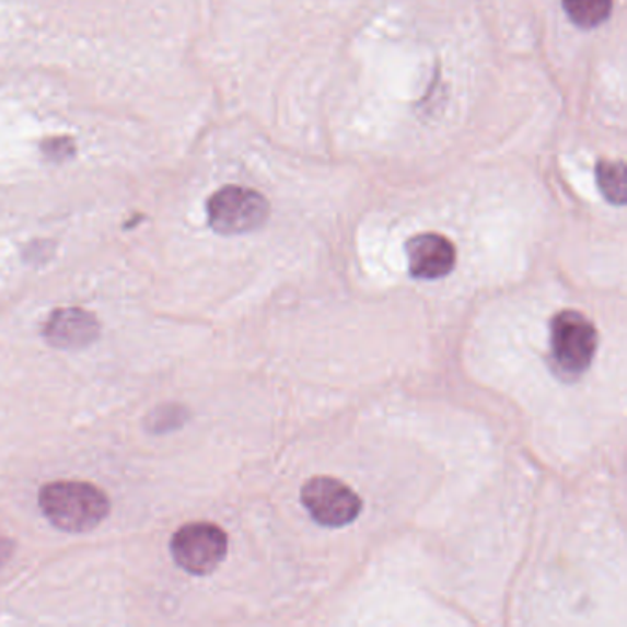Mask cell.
I'll use <instances>...</instances> for the list:
<instances>
[{"mask_svg": "<svg viewBox=\"0 0 627 627\" xmlns=\"http://www.w3.org/2000/svg\"><path fill=\"white\" fill-rule=\"evenodd\" d=\"M39 507L53 526L67 534H85L104 523L111 501L104 489L83 480H56L39 491Z\"/></svg>", "mask_w": 627, "mask_h": 627, "instance_id": "1", "label": "cell"}, {"mask_svg": "<svg viewBox=\"0 0 627 627\" xmlns=\"http://www.w3.org/2000/svg\"><path fill=\"white\" fill-rule=\"evenodd\" d=\"M550 363L559 378L574 381L588 372L599 348V332L583 313L564 310L550 318Z\"/></svg>", "mask_w": 627, "mask_h": 627, "instance_id": "2", "label": "cell"}, {"mask_svg": "<svg viewBox=\"0 0 627 627\" xmlns=\"http://www.w3.org/2000/svg\"><path fill=\"white\" fill-rule=\"evenodd\" d=\"M208 225L221 236L258 231L271 216L267 197L247 186L229 185L213 191L207 202Z\"/></svg>", "mask_w": 627, "mask_h": 627, "instance_id": "3", "label": "cell"}, {"mask_svg": "<svg viewBox=\"0 0 627 627\" xmlns=\"http://www.w3.org/2000/svg\"><path fill=\"white\" fill-rule=\"evenodd\" d=\"M170 550L173 561L188 574H212L227 558L229 537L218 524L188 523L173 534Z\"/></svg>", "mask_w": 627, "mask_h": 627, "instance_id": "4", "label": "cell"}, {"mask_svg": "<svg viewBox=\"0 0 627 627\" xmlns=\"http://www.w3.org/2000/svg\"><path fill=\"white\" fill-rule=\"evenodd\" d=\"M300 499L311 518L328 529L353 523L363 510V501L348 484L334 477H313L302 486Z\"/></svg>", "mask_w": 627, "mask_h": 627, "instance_id": "5", "label": "cell"}, {"mask_svg": "<svg viewBox=\"0 0 627 627\" xmlns=\"http://www.w3.org/2000/svg\"><path fill=\"white\" fill-rule=\"evenodd\" d=\"M405 253L409 258L410 277L416 280H440L455 269V245L437 232L410 237L405 243Z\"/></svg>", "mask_w": 627, "mask_h": 627, "instance_id": "6", "label": "cell"}, {"mask_svg": "<svg viewBox=\"0 0 627 627\" xmlns=\"http://www.w3.org/2000/svg\"><path fill=\"white\" fill-rule=\"evenodd\" d=\"M98 337V318L80 307L56 310L45 324V339L58 350H81Z\"/></svg>", "mask_w": 627, "mask_h": 627, "instance_id": "7", "label": "cell"}, {"mask_svg": "<svg viewBox=\"0 0 627 627\" xmlns=\"http://www.w3.org/2000/svg\"><path fill=\"white\" fill-rule=\"evenodd\" d=\"M570 21L581 30L599 28L609 19L613 0H561Z\"/></svg>", "mask_w": 627, "mask_h": 627, "instance_id": "8", "label": "cell"}, {"mask_svg": "<svg viewBox=\"0 0 627 627\" xmlns=\"http://www.w3.org/2000/svg\"><path fill=\"white\" fill-rule=\"evenodd\" d=\"M596 181L607 201L616 207L626 205V166L622 161H600L596 164Z\"/></svg>", "mask_w": 627, "mask_h": 627, "instance_id": "9", "label": "cell"}]
</instances>
